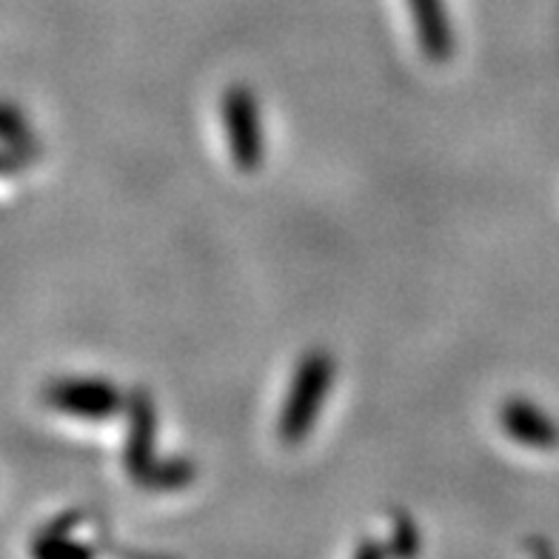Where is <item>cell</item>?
<instances>
[{
  "label": "cell",
  "instance_id": "obj_4",
  "mask_svg": "<svg viewBox=\"0 0 559 559\" xmlns=\"http://www.w3.org/2000/svg\"><path fill=\"white\" fill-rule=\"evenodd\" d=\"M126 445L123 465L129 477H138L152 460L157 445V405L146 389H132L126 394Z\"/></svg>",
  "mask_w": 559,
  "mask_h": 559
},
{
  "label": "cell",
  "instance_id": "obj_2",
  "mask_svg": "<svg viewBox=\"0 0 559 559\" xmlns=\"http://www.w3.org/2000/svg\"><path fill=\"white\" fill-rule=\"evenodd\" d=\"M223 129L237 169L258 171L265 160L263 111L249 86H231L223 95Z\"/></svg>",
  "mask_w": 559,
  "mask_h": 559
},
{
  "label": "cell",
  "instance_id": "obj_11",
  "mask_svg": "<svg viewBox=\"0 0 559 559\" xmlns=\"http://www.w3.org/2000/svg\"><path fill=\"white\" fill-rule=\"evenodd\" d=\"M389 545H380V543H374V539H368V543H362V545H357V548H354V559H383V557H389Z\"/></svg>",
  "mask_w": 559,
  "mask_h": 559
},
{
  "label": "cell",
  "instance_id": "obj_7",
  "mask_svg": "<svg viewBox=\"0 0 559 559\" xmlns=\"http://www.w3.org/2000/svg\"><path fill=\"white\" fill-rule=\"evenodd\" d=\"M198 479V463L189 456H163V460H152L143 472L134 477L143 491L152 493H166V491H180L189 488Z\"/></svg>",
  "mask_w": 559,
  "mask_h": 559
},
{
  "label": "cell",
  "instance_id": "obj_1",
  "mask_svg": "<svg viewBox=\"0 0 559 559\" xmlns=\"http://www.w3.org/2000/svg\"><path fill=\"white\" fill-rule=\"evenodd\" d=\"M334 377H337V362H334L332 352L311 348L309 354H302L295 368V377H292V385H288L286 403H283L277 417V437L286 445H300L314 431V423L323 412Z\"/></svg>",
  "mask_w": 559,
  "mask_h": 559
},
{
  "label": "cell",
  "instance_id": "obj_3",
  "mask_svg": "<svg viewBox=\"0 0 559 559\" xmlns=\"http://www.w3.org/2000/svg\"><path fill=\"white\" fill-rule=\"evenodd\" d=\"M46 405L69 417L111 419L126 408V391L109 380H58L44 391Z\"/></svg>",
  "mask_w": 559,
  "mask_h": 559
},
{
  "label": "cell",
  "instance_id": "obj_10",
  "mask_svg": "<svg viewBox=\"0 0 559 559\" xmlns=\"http://www.w3.org/2000/svg\"><path fill=\"white\" fill-rule=\"evenodd\" d=\"M81 520H83L81 514H67V516H60V520H55V523L49 525V528H46L40 537H37L35 554H46L49 548H52V545H58V543H63V539L72 537V531L81 525Z\"/></svg>",
  "mask_w": 559,
  "mask_h": 559
},
{
  "label": "cell",
  "instance_id": "obj_9",
  "mask_svg": "<svg viewBox=\"0 0 559 559\" xmlns=\"http://www.w3.org/2000/svg\"><path fill=\"white\" fill-rule=\"evenodd\" d=\"M0 138H7L9 143H15L17 148L35 146V138L29 134V126L23 123V118L15 109L0 106Z\"/></svg>",
  "mask_w": 559,
  "mask_h": 559
},
{
  "label": "cell",
  "instance_id": "obj_5",
  "mask_svg": "<svg viewBox=\"0 0 559 559\" xmlns=\"http://www.w3.org/2000/svg\"><path fill=\"white\" fill-rule=\"evenodd\" d=\"M500 426L508 437L525 449L554 451L559 449V423L537 403L525 397H511L500 408Z\"/></svg>",
  "mask_w": 559,
  "mask_h": 559
},
{
  "label": "cell",
  "instance_id": "obj_6",
  "mask_svg": "<svg viewBox=\"0 0 559 559\" xmlns=\"http://www.w3.org/2000/svg\"><path fill=\"white\" fill-rule=\"evenodd\" d=\"M408 7L417 29V44L423 46L426 58L445 63L454 55V32H451L445 0H408Z\"/></svg>",
  "mask_w": 559,
  "mask_h": 559
},
{
  "label": "cell",
  "instance_id": "obj_8",
  "mask_svg": "<svg viewBox=\"0 0 559 559\" xmlns=\"http://www.w3.org/2000/svg\"><path fill=\"white\" fill-rule=\"evenodd\" d=\"M423 548V537H419L417 523L412 520V514H405L403 508H394L391 511V545L389 551L397 554V557H414Z\"/></svg>",
  "mask_w": 559,
  "mask_h": 559
}]
</instances>
